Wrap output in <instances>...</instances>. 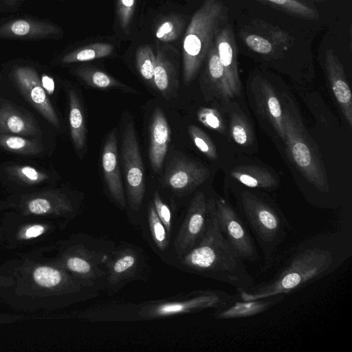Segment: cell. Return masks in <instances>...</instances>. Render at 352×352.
Instances as JSON below:
<instances>
[{"mask_svg":"<svg viewBox=\"0 0 352 352\" xmlns=\"http://www.w3.org/2000/svg\"><path fill=\"white\" fill-rule=\"evenodd\" d=\"M351 256V230L321 232L276 254L262 269L271 270L269 275L236 291L241 300L290 294L336 271Z\"/></svg>","mask_w":352,"mask_h":352,"instance_id":"obj_1","label":"cell"},{"mask_svg":"<svg viewBox=\"0 0 352 352\" xmlns=\"http://www.w3.org/2000/svg\"><path fill=\"white\" fill-rule=\"evenodd\" d=\"M208 210L205 233L180 258L182 264L192 272L227 283L236 290L250 287L255 279L220 231L214 212V198L208 199Z\"/></svg>","mask_w":352,"mask_h":352,"instance_id":"obj_2","label":"cell"},{"mask_svg":"<svg viewBox=\"0 0 352 352\" xmlns=\"http://www.w3.org/2000/svg\"><path fill=\"white\" fill-rule=\"evenodd\" d=\"M238 204L237 211L258 243L267 264L277 254L292 227L273 203L256 194L241 192Z\"/></svg>","mask_w":352,"mask_h":352,"instance_id":"obj_3","label":"cell"},{"mask_svg":"<svg viewBox=\"0 0 352 352\" xmlns=\"http://www.w3.org/2000/svg\"><path fill=\"white\" fill-rule=\"evenodd\" d=\"M227 19V10L221 0H205L193 14L182 45L183 79L186 84L196 76Z\"/></svg>","mask_w":352,"mask_h":352,"instance_id":"obj_4","label":"cell"},{"mask_svg":"<svg viewBox=\"0 0 352 352\" xmlns=\"http://www.w3.org/2000/svg\"><path fill=\"white\" fill-rule=\"evenodd\" d=\"M284 142L294 164L320 192H329L330 188L327 172L314 142L287 111L284 113Z\"/></svg>","mask_w":352,"mask_h":352,"instance_id":"obj_5","label":"cell"},{"mask_svg":"<svg viewBox=\"0 0 352 352\" xmlns=\"http://www.w3.org/2000/svg\"><path fill=\"white\" fill-rule=\"evenodd\" d=\"M237 299L236 296L220 289L192 292L175 300H163L142 306L139 314L142 318H155L178 314L196 313L206 309H217Z\"/></svg>","mask_w":352,"mask_h":352,"instance_id":"obj_6","label":"cell"},{"mask_svg":"<svg viewBox=\"0 0 352 352\" xmlns=\"http://www.w3.org/2000/svg\"><path fill=\"white\" fill-rule=\"evenodd\" d=\"M214 212L223 237L244 261H260L254 237L247 224L227 200L214 198Z\"/></svg>","mask_w":352,"mask_h":352,"instance_id":"obj_7","label":"cell"},{"mask_svg":"<svg viewBox=\"0 0 352 352\" xmlns=\"http://www.w3.org/2000/svg\"><path fill=\"white\" fill-rule=\"evenodd\" d=\"M121 151L129 204L138 210L145 192L144 170L135 130L130 122L124 127Z\"/></svg>","mask_w":352,"mask_h":352,"instance_id":"obj_8","label":"cell"},{"mask_svg":"<svg viewBox=\"0 0 352 352\" xmlns=\"http://www.w3.org/2000/svg\"><path fill=\"white\" fill-rule=\"evenodd\" d=\"M144 266V258L140 250L132 245L124 244L107 253L104 286L107 292H117L127 283L138 279Z\"/></svg>","mask_w":352,"mask_h":352,"instance_id":"obj_9","label":"cell"},{"mask_svg":"<svg viewBox=\"0 0 352 352\" xmlns=\"http://www.w3.org/2000/svg\"><path fill=\"white\" fill-rule=\"evenodd\" d=\"M208 220V199L203 192L198 191L190 203L175 239V250L179 258L200 241L206 230Z\"/></svg>","mask_w":352,"mask_h":352,"instance_id":"obj_10","label":"cell"},{"mask_svg":"<svg viewBox=\"0 0 352 352\" xmlns=\"http://www.w3.org/2000/svg\"><path fill=\"white\" fill-rule=\"evenodd\" d=\"M14 80L26 100L55 127L60 126L58 116L41 83L37 72L31 67H19L13 72Z\"/></svg>","mask_w":352,"mask_h":352,"instance_id":"obj_11","label":"cell"},{"mask_svg":"<svg viewBox=\"0 0 352 352\" xmlns=\"http://www.w3.org/2000/svg\"><path fill=\"white\" fill-rule=\"evenodd\" d=\"M106 254L80 245L65 258V266L83 283L97 286L96 282L106 279V269L102 267H104Z\"/></svg>","mask_w":352,"mask_h":352,"instance_id":"obj_12","label":"cell"},{"mask_svg":"<svg viewBox=\"0 0 352 352\" xmlns=\"http://www.w3.org/2000/svg\"><path fill=\"white\" fill-rule=\"evenodd\" d=\"M209 175L208 168L201 164L182 157L170 164L164 177V182L178 193H186L203 184Z\"/></svg>","mask_w":352,"mask_h":352,"instance_id":"obj_13","label":"cell"},{"mask_svg":"<svg viewBox=\"0 0 352 352\" xmlns=\"http://www.w3.org/2000/svg\"><path fill=\"white\" fill-rule=\"evenodd\" d=\"M325 70L332 92L349 125L352 126V96L344 68L332 50L324 58Z\"/></svg>","mask_w":352,"mask_h":352,"instance_id":"obj_14","label":"cell"},{"mask_svg":"<svg viewBox=\"0 0 352 352\" xmlns=\"http://www.w3.org/2000/svg\"><path fill=\"white\" fill-rule=\"evenodd\" d=\"M214 43L233 96H238L241 81L238 72L237 50L232 27L225 24L217 32Z\"/></svg>","mask_w":352,"mask_h":352,"instance_id":"obj_15","label":"cell"},{"mask_svg":"<svg viewBox=\"0 0 352 352\" xmlns=\"http://www.w3.org/2000/svg\"><path fill=\"white\" fill-rule=\"evenodd\" d=\"M102 164L104 180L111 197L121 208L124 209L126 199L120 177L116 136L113 131L109 134L104 143Z\"/></svg>","mask_w":352,"mask_h":352,"instance_id":"obj_16","label":"cell"},{"mask_svg":"<svg viewBox=\"0 0 352 352\" xmlns=\"http://www.w3.org/2000/svg\"><path fill=\"white\" fill-rule=\"evenodd\" d=\"M287 295L280 294L251 300L237 299L226 307L214 309L212 316L217 320L240 319L261 314L282 302Z\"/></svg>","mask_w":352,"mask_h":352,"instance_id":"obj_17","label":"cell"},{"mask_svg":"<svg viewBox=\"0 0 352 352\" xmlns=\"http://www.w3.org/2000/svg\"><path fill=\"white\" fill-rule=\"evenodd\" d=\"M170 141L168 123L159 108L155 109L150 126L149 160L153 170L160 171L163 166Z\"/></svg>","mask_w":352,"mask_h":352,"instance_id":"obj_18","label":"cell"},{"mask_svg":"<svg viewBox=\"0 0 352 352\" xmlns=\"http://www.w3.org/2000/svg\"><path fill=\"white\" fill-rule=\"evenodd\" d=\"M59 32L58 28L50 23L37 20L19 19L10 21L0 26V37L38 39Z\"/></svg>","mask_w":352,"mask_h":352,"instance_id":"obj_19","label":"cell"},{"mask_svg":"<svg viewBox=\"0 0 352 352\" xmlns=\"http://www.w3.org/2000/svg\"><path fill=\"white\" fill-rule=\"evenodd\" d=\"M206 83L211 93L223 103L234 97L228 82L226 74L219 60L214 41L206 55Z\"/></svg>","mask_w":352,"mask_h":352,"instance_id":"obj_20","label":"cell"},{"mask_svg":"<svg viewBox=\"0 0 352 352\" xmlns=\"http://www.w3.org/2000/svg\"><path fill=\"white\" fill-rule=\"evenodd\" d=\"M258 108L268 120L281 139L285 141L284 113L272 87L261 81L255 95Z\"/></svg>","mask_w":352,"mask_h":352,"instance_id":"obj_21","label":"cell"},{"mask_svg":"<svg viewBox=\"0 0 352 352\" xmlns=\"http://www.w3.org/2000/svg\"><path fill=\"white\" fill-rule=\"evenodd\" d=\"M0 132L32 136L38 134L39 129L28 114L3 102L0 105Z\"/></svg>","mask_w":352,"mask_h":352,"instance_id":"obj_22","label":"cell"},{"mask_svg":"<svg viewBox=\"0 0 352 352\" xmlns=\"http://www.w3.org/2000/svg\"><path fill=\"white\" fill-rule=\"evenodd\" d=\"M230 175L250 188H271L277 184L276 178L266 169L254 165H243L234 168Z\"/></svg>","mask_w":352,"mask_h":352,"instance_id":"obj_23","label":"cell"},{"mask_svg":"<svg viewBox=\"0 0 352 352\" xmlns=\"http://www.w3.org/2000/svg\"><path fill=\"white\" fill-rule=\"evenodd\" d=\"M69 101L71 137L76 148L81 150L86 142V128L79 100L72 90L69 93Z\"/></svg>","mask_w":352,"mask_h":352,"instance_id":"obj_24","label":"cell"},{"mask_svg":"<svg viewBox=\"0 0 352 352\" xmlns=\"http://www.w3.org/2000/svg\"><path fill=\"white\" fill-rule=\"evenodd\" d=\"M173 67L164 54L159 51L155 56L153 84L164 96L171 91L174 85Z\"/></svg>","mask_w":352,"mask_h":352,"instance_id":"obj_25","label":"cell"},{"mask_svg":"<svg viewBox=\"0 0 352 352\" xmlns=\"http://www.w3.org/2000/svg\"><path fill=\"white\" fill-rule=\"evenodd\" d=\"M109 43H96L74 50L62 58L63 63H72L95 60L109 56L113 52Z\"/></svg>","mask_w":352,"mask_h":352,"instance_id":"obj_26","label":"cell"},{"mask_svg":"<svg viewBox=\"0 0 352 352\" xmlns=\"http://www.w3.org/2000/svg\"><path fill=\"white\" fill-rule=\"evenodd\" d=\"M0 146L8 151L25 155L36 154L42 149L36 141L6 133L0 135Z\"/></svg>","mask_w":352,"mask_h":352,"instance_id":"obj_27","label":"cell"},{"mask_svg":"<svg viewBox=\"0 0 352 352\" xmlns=\"http://www.w3.org/2000/svg\"><path fill=\"white\" fill-rule=\"evenodd\" d=\"M230 132L236 144L245 146L253 141V133L246 118L240 113L234 112L230 116Z\"/></svg>","mask_w":352,"mask_h":352,"instance_id":"obj_28","label":"cell"},{"mask_svg":"<svg viewBox=\"0 0 352 352\" xmlns=\"http://www.w3.org/2000/svg\"><path fill=\"white\" fill-rule=\"evenodd\" d=\"M87 85L99 89L121 88L125 86L106 73L94 69L84 68L76 72Z\"/></svg>","mask_w":352,"mask_h":352,"instance_id":"obj_29","label":"cell"},{"mask_svg":"<svg viewBox=\"0 0 352 352\" xmlns=\"http://www.w3.org/2000/svg\"><path fill=\"white\" fill-rule=\"evenodd\" d=\"M148 222L155 244L160 251H164L168 247L170 235L159 219L153 204L148 208Z\"/></svg>","mask_w":352,"mask_h":352,"instance_id":"obj_30","label":"cell"},{"mask_svg":"<svg viewBox=\"0 0 352 352\" xmlns=\"http://www.w3.org/2000/svg\"><path fill=\"white\" fill-rule=\"evenodd\" d=\"M293 15L307 19H318L315 9L298 0H262Z\"/></svg>","mask_w":352,"mask_h":352,"instance_id":"obj_31","label":"cell"},{"mask_svg":"<svg viewBox=\"0 0 352 352\" xmlns=\"http://www.w3.org/2000/svg\"><path fill=\"white\" fill-rule=\"evenodd\" d=\"M136 63L141 76L145 80L153 83L155 56L149 46L144 45L138 50Z\"/></svg>","mask_w":352,"mask_h":352,"instance_id":"obj_32","label":"cell"},{"mask_svg":"<svg viewBox=\"0 0 352 352\" xmlns=\"http://www.w3.org/2000/svg\"><path fill=\"white\" fill-rule=\"evenodd\" d=\"M8 170L13 178L26 184H37L48 179L45 173L30 166H14Z\"/></svg>","mask_w":352,"mask_h":352,"instance_id":"obj_33","label":"cell"},{"mask_svg":"<svg viewBox=\"0 0 352 352\" xmlns=\"http://www.w3.org/2000/svg\"><path fill=\"white\" fill-rule=\"evenodd\" d=\"M188 133L194 144L202 153L211 160L217 159L216 147L204 131L195 125H190Z\"/></svg>","mask_w":352,"mask_h":352,"instance_id":"obj_34","label":"cell"},{"mask_svg":"<svg viewBox=\"0 0 352 352\" xmlns=\"http://www.w3.org/2000/svg\"><path fill=\"white\" fill-rule=\"evenodd\" d=\"M35 282L45 287H54L61 285L65 281V276L60 270L50 267H39L33 274Z\"/></svg>","mask_w":352,"mask_h":352,"instance_id":"obj_35","label":"cell"},{"mask_svg":"<svg viewBox=\"0 0 352 352\" xmlns=\"http://www.w3.org/2000/svg\"><path fill=\"white\" fill-rule=\"evenodd\" d=\"M246 45L256 53L260 54H270L275 50L274 43H287L286 42L275 38H267L258 34H247L243 36Z\"/></svg>","mask_w":352,"mask_h":352,"instance_id":"obj_36","label":"cell"},{"mask_svg":"<svg viewBox=\"0 0 352 352\" xmlns=\"http://www.w3.org/2000/svg\"><path fill=\"white\" fill-rule=\"evenodd\" d=\"M182 29V22L177 16H170L157 28L156 37L162 42H170L177 38Z\"/></svg>","mask_w":352,"mask_h":352,"instance_id":"obj_37","label":"cell"},{"mask_svg":"<svg viewBox=\"0 0 352 352\" xmlns=\"http://www.w3.org/2000/svg\"><path fill=\"white\" fill-rule=\"evenodd\" d=\"M199 121L206 127L224 133L225 124L219 112L212 108L202 107L197 111Z\"/></svg>","mask_w":352,"mask_h":352,"instance_id":"obj_38","label":"cell"},{"mask_svg":"<svg viewBox=\"0 0 352 352\" xmlns=\"http://www.w3.org/2000/svg\"><path fill=\"white\" fill-rule=\"evenodd\" d=\"M135 0H117V13L122 29L127 32L133 17Z\"/></svg>","mask_w":352,"mask_h":352,"instance_id":"obj_39","label":"cell"},{"mask_svg":"<svg viewBox=\"0 0 352 352\" xmlns=\"http://www.w3.org/2000/svg\"><path fill=\"white\" fill-rule=\"evenodd\" d=\"M54 204H67L69 202L66 199L53 203L50 197H37L30 200L28 204V210L36 214H46L53 208Z\"/></svg>","mask_w":352,"mask_h":352,"instance_id":"obj_40","label":"cell"},{"mask_svg":"<svg viewBox=\"0 0 352 352\" xmlns=\"http://www.w3.org/2000/svg\"><path fill=\"white\" fill-rule=\"evenodd\" d=\"M153 204L159 219L163 223L170 235L172 228L171 212L169 207L162 200L157 191L154 192Z\"/></svg>","mask_w":352,"mask_h":352,"instance_id":"obj_41","label":"cell"},{"mask_svg":"<svg viewBox=\"0 0 352 352\" xmlns=\"http://www.w3.org/2000/svg\"><path fill=\"white\" fill-rule=\"evenodd\" d=\"M41 83L47 95H52L54 91V81L53 78L46 74H43Z\"/></svg>","mask_w":352,"mask_h":352,"instance_id":"obj_42","label":"cell"},{"mask_svg":"<svg viewBox=\"0 0 352 352\" xmlns=\"http://www.w3.org/2000/svg\"><path fill=\"white\" fill-rule=\"evenodd\" d=\"M45 231V228L41 225H35L28 228L25 232L26 239L35 238L42 234Z\"/></svg>","mask_w":352,"mask_h":352,"instance_id":"obj_43","label":"cell"},{"mask_svg":"<svg viewBox=\"0 0 352 352\" xmlns=\"http://www.w3.org/2000/svg\"><path fill=\"white\" fill-rule=\"evenodd\" d=\"M4 3L9 6H14L18 0H3Z\"/></svg>","mask_w":352,"mask_h":352,"instance_id":"obj_44","label":"cell"},{"mask_svg":"<svg viewBox=\"0 0 352 352\" xmlns=\"http://www.w3.org/2000/svg\"><path fill=\"white\" fill-rule=\"evenodd\" d=\"M316 1H323V0H316Z\"/></svg>","mask_w":352,"mask_h":352,"instance_id":"obj_45","label":"cell"}]
</instances>
